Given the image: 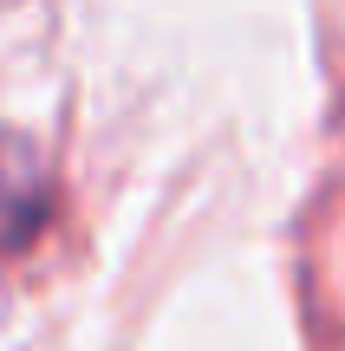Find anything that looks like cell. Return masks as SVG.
Wrapping results in <instances>:
<instances>
[{"label":"cell","instance_id":"cell-1","mask_svg":"<svg viewBox=\"0 0 345 351\" xmlns=\"http://www.w3.org/2000/svg\"><path fill=\"white\" fill-rule=\"evenodd\" d=\"M46 221V163L26 137L0 130V247H20Z\"/></svg>","mask_w":345,"mask_h":351}]
</instances>
